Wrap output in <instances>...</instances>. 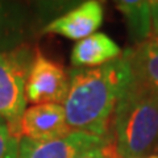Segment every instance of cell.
<instances>
[{
    "label": "cell",
    "mask_w": 158,
    "mask_h": 158,
    "mask_svg": "<svg viewBox=\"0 0 158 158\" xmlns=\"http://www.w3.org/2000/svg\"><path fill=\"white\" fill-rule=\"evenodd\" d=\"M152 9V36L158 38V2H150Z\"/></svg>",
    "instance_id": "cell-14"
},
{
    "label": "cell",
    "mask_w": 158,
    "mask_h": 158,
    "mask_svg": "<svg viewBox=\"0 0 158 158\" xmlns=\"http://www.w3.org/2000/svg\"><path fill=\"white\" fill-rule=\"evenodd\" d=\"M104 144L107 141L103 137L86 133H70L48 141L21 137L19 140V158H75L83 152Z\"/></svg>",
    "instance_id": "cell-5"
},
{
    "label": "cell",
    "mask_w": 158,
    "mask_h": 158,
    "mask_svg": "<svg viewBox=\"0 0 158 158\" xmlns=\"http://www.w3.org/2000/svg\"><path fill=\"white\" fill-rule=\"evenodd\" d=\"M27 15L21 4L0 2V52L19 46L25 34Z\"/></svg>",
    "instance_id": "cell-10"
},
{
    "label": "cell",
    "mask_w": 158,
    "mask_h": 158,
    "mask_svg": "<svg viewBox=\"0 0 158 158\" xmlns=\"http://www.w3.org/2000/svg\"><path fill=\"white\" fill-rule=\"evenodd\" d=\"M142 158H158V156H149V157H142Z\"/></svg>",
    "instance_id": "cell-15"
},
{
    "label": "cell",
    "mask_w": 158,
    "mask_h": 158,
    "mask_svg": "<svg viewBox=\"0 0 158 158\" xmlns=\"http://www.w3.org/2000/svg\"><path fill=\"white\" fill-rule=\"evenodd\" d=\"M61 104H36L25 108L19 124V138L48 141L70 135Z\"/></svg>",
    "instance_id": "cell-6"
},
{
    "label": "cell",
    "mask_w": 158,
    "mask_h": 158,
    "mask_svg": "<svg viewBox=\"0 0 158 158\" xmlns=\"http://www.w3.org/2000/svg\"><path fill=\"white\" fill-rule=\"evenodd\" d=\"M116 8L125 19L129 37L137 45L145 42L152 36V9L146 0H121Z\"/></svg>",
    "instance_id": "cell-11"
},
{
    "label": "cell",
    "mask_w": 158,
    "mask_h": 158,
    "mask_svg": "<svg viewBox=\"0 0 158 158\" xmlns=\"http://www.w3.org/2000/svg\"><path fill=\"white\" fill-rule=\"evenodd\" d=\"M113 127L120 158H142L158 142V95L133 79L118 100Z\"/></svg>",
    "instance_id": "cell-2"
},
{
    "label": "cell",
    "mask_w": 158,
    "mask_h": 158,
    "mask_svg": "<svg viewBox=\"0 0 158 158\" xmlns=\"http://www.w3.org/2000/svg\"><path fill=\"white\" fill-rule=\"evenodd\" d=\"M0 120H2V118H0Z\"/></svg>",
    "instance_id": "cell-16"
},
{
    "label": "cell",
    "mask_w": 158,
    "mask_h": 158,
    "mask_svg": "<svg viewBox=\"0 0 158 158\" xmlns=\"http://www.w3.org/2000/svg\"><path fill=\"white\" fill-rule=\"evenodd\" d=\"M31 62L23 52H0V118L17 138L27 104L25 81Z\"/></svg>",
    "instance_id": "cell-3"
},
{
    "label": "cell",
    "mask_w": 158,
    "mask_h": 158,
    "mask_svg": "<svg viewBox=\"0 0 158 158\" xmlns=\"http://www.w3.org/2000/svg\"><path fill=\"white\" fill-rule=\"evenodd\" d=\"M75 158H120L115 149L108 145V142L102 146H96L92 149H88L86 152L81 153Z\"/></svg>",
    "instance_id": "cell-13"
},
{
    "label": "cell",
    "mask_w": 158,
    "mask_h": 158,
    "mask_svg": "<svg viewBox=\"0 0 158 158\" xmlns=\"http://www.w3.org/2000/svg\"><path fill=\"white\" fill-rule=\"evenodd\" d=\"M103 6L88 0L71 11L54 19L44 28V33H56L70 40H83L94 34L103 23Z\"/></svg>",
    "instance_id": "cell-7"
},
{
    "label": "cell",
    "mask_w": 158,
    "mask_h": 158,
    "mask_svg": "<svg viewBox=\"0 0 158 158\" xmlns=\"http://www.w3.org/2000/svg\"><path fill=\"white\" fill-rule=\"evenodd\" d=\"M69 78V92L62 104L69 129L104 138L112 113L133 81L127 52L106 65L75 69Z\"/></svg>",
    "instance_id": "cell-1"
},
{
    "label": "cell",
    "mask_w": 158,
    "mask_h": 158,
    "mask_svg": "<svg viewBox=\"0 0 158 158\" xmlns=\"http://www.w3.org/2000/svg\"><path fill=\"white\" fill-rule=\"evenodd\" d=\"M133 79L158 95V38L150 37L135 49L127 50Z\"/></svg>",
    "instance_id": "cell-9"
},
{
    "label": "cell",
    "mask_w": 158,
    "mask_h": 158,
    "mask_svg": "<svg viewBox=\"0 0 158 158\" xmlns=\"http://www.w3.org/2000/svg\"><path fill=\"white\" fill-rule=\"evenodd\" d=\"M117 44L104 33H94L75 44L71 52V63L75 67H98L120 57Z\"/></svg>",
    "instance_id": "cell-8"
},
{
    "label": "cell",
    "mask_w": 158,
    "mask_h": 158,
    "mask_svg": "<svg viewBox=\"0 0 158 158\" xmlns=\"http://www.w3.org/2000/svg\"><path fill=\"white\" fill-rule=\"evenodd\" d=\"M70 78L59 63L37 52L25 81V100L36 104H63Z\"/></svg>",
    "instance_id": "cell-4"
},
{
    "label": "cell",
    "mask_w": 158,
    "mask_h": 158,
    "mask_svg": "<svg viewBox=\"0 0 158 158\" xmlns=\"http://www.w3.org/2000/svg\"><path fill=\"white\" fill-rule=\"evenodd\" d=\"M0 158H19V138L0 120Z\"/></svg>",
    "instance_id": "cell-12"
}]
</instances>
